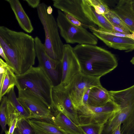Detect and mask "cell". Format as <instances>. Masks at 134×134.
<instances>
[{"label": "cell", "instance_id": "cell-34", "mask_svg": "<svg viewBox=\"0 0 134 134\" xmlns=\"http://www.w3.org/2000/svg\"><path fill=\"white\" fill-rule=\"evenodd\" d=\"M0 55L2 58L5 61L7 57L3 49L1 46H0Z\"/></svg>", "mask_w": 134, "mask_h": 134}, {"label": "cell", "instance_id": "cell-30", "mask_svg": "<svg viewBox=\"0 0 134 134\" xmlns=\"http://www.w3.org/2000/svg\"><path fill=\"white\" fill-rule=\"evenodd\" d=\"M64 13L67 19L71 23L77 26L84 27V25L76 18L68 13Z\"/></svg>", "mask_w": 134, "mask_h": 134}, {"label": "cell", "instance_id": "cell-6", "mask_svg": "<svg viewBox=\"0 0 134 134\" xmlns=\"http://www.w3.org/2000/svg\"><path fill=\"white\" fill-rule=\"evenodd\" d=\"M100 79L80 72L74 76L65 87L76 109L82 105L83 96L88 89L102 86Z\"/></svg>", "mask_w": 134, "mask_h": 134}, {"label": "cell", "instance_id": "cell-14", "mask_svg": "<svg viewBox=\"0 0 134 134\" xmlns=\"http://www.w3.org/2000/svg\"><path fill=\"white\" fill-rule=\"evenodd\" d=\"M81 6L86 16L101 30L107 32H113V27L103 15L97 13L88 0H82Z\"/></svg>", "mask_w": 134, "mask_h": 134}, {"label": "cell", "instance_id": "cell-37", "mask_svg": "<svg viewBox=\"0 0 134 134\" xmlns=\"http://www.w3.org/2000/svg\"><path fill=\"white\" fill-rule=\"evenodd\" d=\"M130 62L133 65H134V56L130 60Z\"/></svg>", "mask_w": 134, "mask_h": 134}, {"label": "cell", "instance_id": "cell-23", "mask_svg": "<svg viewBox=\"0 0 134 134\" xmlns=\"http://www.w3.org/2000/svg\"><path fill=\"white\" fill-rule=\"evenodd\" d=\"M14 88H12L7 94L8 100L16 109L22 118L27 119H30L29 113L17 98Z\"/></svg>", "mask_w": 134, "mask_h": 134}, {"label": "cell", "instance_id": "cell-19", "mask_svg": "<svg viewBox=\"0 0 134 134\" xmlns=\"http://www.w3.org/2000/svg\"><path fill=\"white\" fill-rule=\"evenodd\" d=\"M111 100L108 91L102 86H95L90 90L87 104L93 107H101L104 105Z\"/></svg>", "mask_w": 134, "mask_h": 134}, {"label": "cell", "instance_id": "cell-27", "mask_svg": "<svg viewBox=\"0 0 134 134\" xmlns=\"http://www.w3.org/2000/svg\"><path fill=\"white\" fill-rule=\"evenodd\" d=\"M104 15L113 26L120 27L128 32L131 33V31L128 27L111 9L108 13Z\"/></svg>", "mask_w": 134, "mask_h": 134}, {"label": "cell", "instance_id": "cell-5", "mask_svg": "<svg viewBox=\"0 0 134 134\" xmlns=\"http://www.w3.org/2000/svg\"><path fill=\"white\" fill-rule=\"evenodd\" d=\"M56 19L61 36L66 43L96 45L98 38L83 26L74 25L67 19L64 13L58 9Z\"/></svg>", "mask_w": 134, "mask_h": 134}, {"label": "cell", "instance_id": "cell-3", "mask_svg": "<svg viewBox=\"0 0 134 134\" xmlns=\"http://www.w3.org/2000/svg\"><path fill=\"white\" fill-rule=\"evenodd\" d=\"M16 75L18 90H28L51 108V92L53 86L40 66L31 67L25 73Z\"/></svg>", "mask_w": 134, "mask_h": 134}, {"label": "cell", "instance_id": "cell-10", "mask_svg": "<svg viewBox=\"0 0 134 134\" xmlns=\"http://www.w3.org/2000/svg\"><path fill=\"white\" fill-rule=\"evenodd\" d=\"M61 65L62 73L59 84L65 87L74 76L81 72L80 65L74 48L69 44H64Z\"/></svg>", "mask_w": 134, "mask_h": 134}, {"label": "cell", "instance_id": "cell-13", "mask_svg": "<svg viewBox=\"0 0 134 134\" xmlns=\"http://www.w3.org/2000/svg\"><path fill=\"white\" fill-rule=\"evenodd\" d=\"M110 9L128 27L131 33L134 32V11L132 0H119Z\"/></svg>", "mask_w": 134, "mask_h": 134}, {"label": "cell", "instance_id": "cell-20", "mask_svg": "<svg viewBox=\"0 0 134 134\" xmlns=\"http://www.w3.org/2000/svg\"><path fill=\"white\" fill-rule=\"evenodd\" d=\"M132 106L122 109L113 115L104 124L102 134H111L114 130L126 119Z\"/></svg>", "mask_w": 134, "mask_h": 134}, {"label": "cell", "instance_id": "cell-28", "mask_svg": "<svg viewBox=\"0 0 134 134\" xmlns=\"http://www.w3.org/2000/svg\"><path fill=\"white\" fill-rule=\"evenodd\" d=\"M1 102L0 107V124L2 130L4 132L7 130V107L8 99L7 96H4Z\"/></svg>", "mask_w": 134, "mask_h": 134}, {"label": "cell", "instance_id": "cell-11", "mask_svg": "<svg viewBox=\"0 0 134 134\" xmlns=\"http://www.w3.org/2000/svg\"><path fill=\"white\" fill-rule=\"evenodd\" d=\"M53 1L54 7L76 18L84 25V27H97L83 12L81 6L82 0H54Z\"/></svg>", "mask_w": 134, "mask_h": 134}, {"label": "cell", "instance_id": "cell-26", "mask_svg": "<svg viewBox=\"0 0 134 134\" xmlns=\"http://www.w3.org/2000/svg\"><path fill=\"white\" fill-rule=\"evenodd\" d=\"M13 134H35L27 119L21 118L18 121Z\"/></svg>", "mask_w": 134, "mask_h": 134}, {"label": "cell", "instance_id": "cell-33", "mask_svg": "<svg viewBox=\"0 0 134 134\" xmlns=\"http://www.w3.org/2000/svg\"><path fill=\"white\" fill-rule=\"evenodd\" d=\"M91 88L88 89L85 94L83 98L82 104V105H84L87 104V101L89 94Z\"/></svg>", "mask_w": 134, "mask_h": 134}, {"label": "cell", "instance_id": "cell-18", "mask_svg": "<svg viewBox=\"0 0 134 134\" xmlns=\"http://www.w3.org/2000/svg\"><path fill=\"white\" fill-rule=\"evenodd\" d=\"M54 117L53 121L60 129L67 134H83L78 126L63 113L53 111Z\"/></svg>", "mask_w": 134, "mask_h": 134}, {"label": "cell", "instance_id": "cell-7", "mask_svg": "<svg viewBox=\"0 0 134 134\" xmlns=\"http://www.w3.org/2000/svg\"><path fill=\"white\" fill-rule=\"evenodd\" d=\"M18 98L29 113L30 118H48L53 120L51 107L28 90H18Z\"/></svg>", "mask_w": 134, "mask_h": 134}, {"label": "cell", "instance_id": "cell-21", "mask_svg": "<svg viewBox=\"0 0 134 134\" xmlns=\"http://www.w3.org/2000/svg\"><path fill=\"white\" fill-rule=\"evenodd\" d=\"M7 125L9 129L5 132V134H13L18 121L22 118L19 113L12 104L8 100L7 107Z\"/></svg>", "mask_w": 134, "mask_h": 134}, {"label": "cell", "instance_id": "cell-36", "mask_svg": "<svg viewBox=\"0 0 134 134\" xmlns=\"http://www.w3.org/2000/svg\"><path fill=\"white\" fill-rule=\"evenodd\" d=\"M47 12L49 14H52L53 12V9L50 5L48 6L47 9Z\"/></svg>", "mask_w": 134, "mask_h": 134}, {"label": "cell", "instance_id": "cell-24", "mask_svg": "<svg viewBox=\"0 0 134 134\" xmlns=\"http://www.w3.org/2000/svg\"><path fill=\"white\" fill-rule=\"evenodd\" d=\"M121 134L134 133V105L126 119L120 127Z\"/></svg>", "mask_w": 134, "mask_h": 134}, {"label": "cell", "instance_id": "cell-32", "mask_svg": "<svg viewBox=\"0 0 134 134\" xmlns=\"http://www.w3.org/2000/svg\"><path fill=\"white\" fill-rule=\"evenodd\" d=\"M113 32H117L123 34H130V33L120 27L113 26Z\"/></svg>", "mask_w": 134, "mask_h": 134}, {"label": "cell", "instance_id": "cell-17", "mask_svg": "<svg viewBox=\"0 0 134 134\" xmlns=\"http://www.w3.org/2000/svg\"><path fill=\"white\" fill-rule=\"evenodd\" d=\"M111 99L120 109L134 105V85L120 91H109Z\"/></svg>", "mask_w": 134, "mask_h": 134}, {"label": "cell", "instance_id": "cell-35", "mask_svg": "<svg viewBox=\"0 0 134 134\" xmlns=\"http://www.w3.org/2000/svg\"><path fill=\"white\" fill-rule=\"evenodd\" d=\"M121 125H119L113 131V134H121L120 131Z\"/></svg>", "mask_w": 134, "mask_h": 134}, {"label": "cell", "instance_id": "cell-9", "mask_svg": "<svg viewBox=\"0 0 134 134\" xmlns=\"http://www.w3.org/2000/svg\"><path fill=\"white\" fill-rule=\"evenodd\" d=\"M34 40L39 66L43 70L53 86L58 85L59 66L61 62L53 59L48 55L44 44L38 37H36Z\"/></svg>", "mask_w": 134, "mask_h": 134}, {"label": "cell", "instance_id": "cell-29", "mask_svg": "<svg viewBox=\"0 0 134 134\" xmlns=\"http://www.w3.org/2000/svg\"><path fill=\"white\" fill-rule=\"evenodd\" d=\"M91 5L98 14L104 15L108 13L110 8L103 0H88Z\"/></svg>", "mask_w": 134, "mask_h": 134}, {"label": "cell", "instance_id": "cell-4", "mask_svg": "<svg viewBox=\"0 0 134 134\" xmlns=\"http://www.w3.org/2000/svg\"><path fill=\"white\" fill-rule=\"evenodd\" d=\"M48 7L42 2L37 8L38 16L45 32L44 44L48 55L53 59L61 62L64 44L60 38L56 20L52 14H49L47 12Z\"/></svg>", "mask_w": 134, "mask_h": 134}, {"label": "cell", "instance_id": "cell-22", "mask_svg": "<svg viewBox=\"0 0 134 134\" xmlns=\"http://www.w3.org/2000/svg\"><path fill=\"white\" fill-rule=\"evenodd\" d=\"M16 75L8 66L2 86L0 88V101L5 94L16 86Z\"/></svg>", "mask_w": 134, "mask_h": 134}, {"label": "cell", "instance_id": "cell-31", "mask_svg": "<svg viewBox=\"0 0 134 134\" xmlns=\"http://www.w3.org/2000/svg\"><path fill=\"white\" fill-rule=\"evenodd\" d=\"M28 5L33 8H37L40 3V0H25Z\"/></svg>", "mask_w": 134, "mask_h": 134}, {"label": "cell", "instance_id": "cell-2", "mask_svg": "<svg viewBox=\"0 0 134 134\" xmlns=\"http://www.w3.org/2000/svg\"><path fill=\"white\" fill-rule=\"evenodd\" d=\"M74 49L83 74L100 78L118 66L114 54L96 45L78 44Z\"/></svg>", "mask_w": 134, "mask_h": 134}, {"label": "cell", "instance_id": "cell-1", "mask_svg": "<svg viewBox=\"0 0 134 134\" xmlns=\"http://www.w3.org/2000/svg\"><path fill=\"white\" fill-rule=\"evenodd\" d=\"M0 46L6 56L5 62L16 75L25 73L34 65L36 53L32 36L1 26Z\"/></svg>", "mask_w": 134, "mask_h": 134}, {"label": "cell", "instance_id": "cell-15", "mask_svg": "<svg viewBox=\"0 0 134 134\" xmlns=\"http://www.w3.org/2000/svg\"><path fill=\"white\" fill-rule=\"evenodd\" d=\"M27 120L35 134H67L59 128L52 119L33 118Z\"/></svg>", "mask_w": 134, "mask_h": 134}, {"label": "cell", "instance_id": "cell-16", "mask_svg": "<svg viewBox=\"0 0 134 134\" xmlns=\"http://www.w3.org/2000/svg\"><path fill=\"white\" fill-rule=\"evenodd\" d=\"M8 3L21 28L25 32L31 33L34 30L31 21L19 1L6 0Z\"/></svg>", "mask_w": 134, "mask_h": 134}, {"label": "cell", "instance_id": "cell-12", "mask_svg": "<svg viewBox=\"0 0 134 134\" xmlns=\"http://www.w3.org/2000/svg\"><path fill=\"white\" fill-rule=\"evenodd\" d=\"M92 33L109 47L128 52L134 50V40L105 33L100 29L92 26L88 28Z\"/></svg>", "mask_w": 134, "mask_h": 134}, {"label": "cell", "instance_id": "cell-25", "mask_svg": "<svg viewBox=\"0 0 134 134\" xmlns=\"http://www.w3.org/2000/svg\"><path fill=\"white\" fill-rule=\"evenodd\" d=\"M104 124L90 123L78 125L83 134H102Z\"/></svg>", "mask_w": 134, "mask_h": 134}, {"label": "cell", "instance_id": "cell-38", "mask_svg": "<svg viewBox=\"0 0 134 134\" xmlns=\"http://www.w3.org/2000/svg\"><path fill=\"white\" fill-rule=\"evenodd\" d=\"M132 5L133 9L134 11V0H132Z\"/></svg>", "mask_w": 134, "mask_h": 134}, {"label": "cell", "instance_id": "cell-8", "mask_svg": "<svg viewBox=\"0 0 134 134\" xmlns=\"http://www.w3.org/2000/svg\"><path fill=\"white\" fill-rule=\"evenodd\" d=\"M51 108L64 114L77 125L79 124L77 110L65 88L59 84L53 86Z\"/></svg>", "mask_w": 134, "mask_h": 134}]
</instances>
